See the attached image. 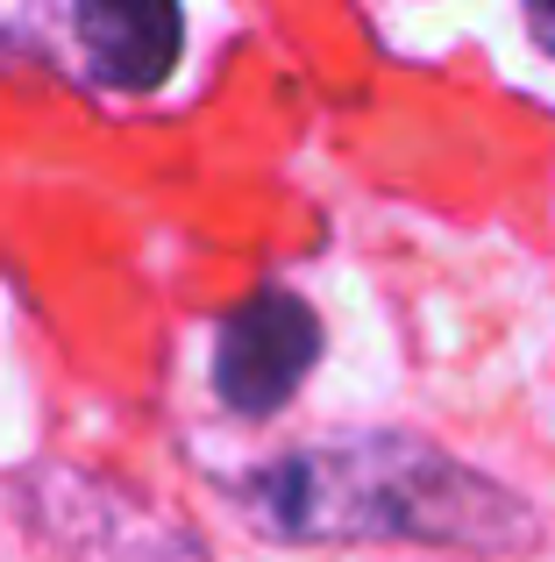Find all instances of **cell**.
I'll list each match as a JSON object with an SVG mask.
<instances>
[{"label": "cell", "mask_w": 555, "mask_h": 562, "mask_svg": "<svg viewBox=\"0 0 555 562\" xmlns=\"http://www.w3.org/2000/svg\"><path fill=\"white\" fill-rule=\"evenodd\" d=\"M242 527L285 549H449L528 555L542 513L414 427H335L222 477Z\"/></svg>", "instance_id": "6da1fadb"}, {"label": "cell", "mask_w": 555, "mask_h": 562, "mask_svg": "<svg viewBox=\"0 0 555 562\" xmlns=\"http://www.w3.org/2000/svg\"><path fill=\"white\" fill-rule=\"evenodd\" d=\"M14 513L50 562H207L200 527L143 498L136 484L65 456L14 470Z\"/></svg>", "instance_id": "7a4b0ae2"}, {"label": "cell", "mask_w": 555, "mask_h": 562, "mask_svg": "<svg viewBox=\"0 0 555 562\" xmlns=\"http://www.w3.org/2000/svg\"><path fill=\"white\" fill-rule=\"evenodd\" d=\"M328 328L292 285H257L250 300H236L214 321V357L207 384L222 398L228 420H271L299 398V384L314 378Z\"/></svg>", "instance_id": "3957f363"}, {"label": "cell", "mask_w": 555, "mask_h": 562, "mask_svg": "<svg viewBox=\"0 0 555 562\" xmlns=\"http://www.w3.org/2000/svg\"><path fill=\"white\" fill-rule=\"evenodd\" d=\"M185 14L165 0H71L65 8V79L93 93H157L179 71Z\"/></svg>", "instance_id": "277c9868"}, {"label": "cell", "mask_w": 555, "mask_h": 562, "mask_svg": "<svg viewBox=\"0 0 555 562\" xmlns=\"http://www.w3.org/2000/svg\"><path fill=\"white\" fill-rule=\"evenodd\" d=\"M528 36L542 43V50L555 57V0H542V8H528Z\"/></svg>", "instance_id": "5b68a950"}]
</instances>
